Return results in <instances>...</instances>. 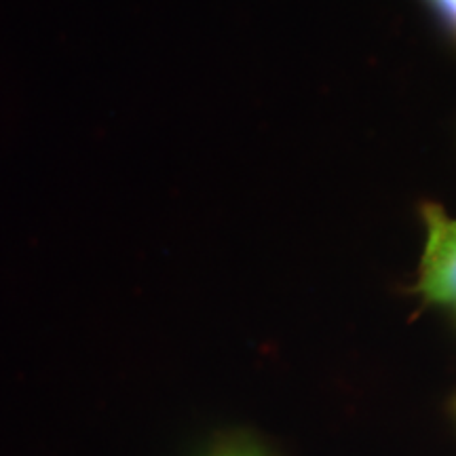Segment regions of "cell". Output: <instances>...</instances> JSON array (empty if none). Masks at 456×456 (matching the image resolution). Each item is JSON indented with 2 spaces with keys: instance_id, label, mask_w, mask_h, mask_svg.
I'll return each mask as SVG.
<instances>
[{
  "instance_id": "cell-1",
  "label": "cell",
  "mask_w": 456,
  "mask_h": 456,
  "mask_svg": "<svg viewBox=\"0 0 456 456\" xmlns=\"http://www.w3.org/2000/svg\"><path fill=\"white\" fill-rule=\"evenodd\" d=\"M427 243L420 260L419 289L437 305H456V220L437 205L423 209Z\"/></svg>"
},
{
  "instance_id": "cell-2",
  "label": "cell",
  "mask_w": 456,
  "mask_h": 456,
  "mask_svg": "<svg viewBox=\"0 0 456 456\" xmlns=\"http://www.w3.org/2000/svg\"><path fill=\"white\" fill-rule=\"evenodd\" d=\"M440 4V9L444 11V15L448 17L450 21L456 26V0H436Z\"/></svg>"
}]
</instances>
